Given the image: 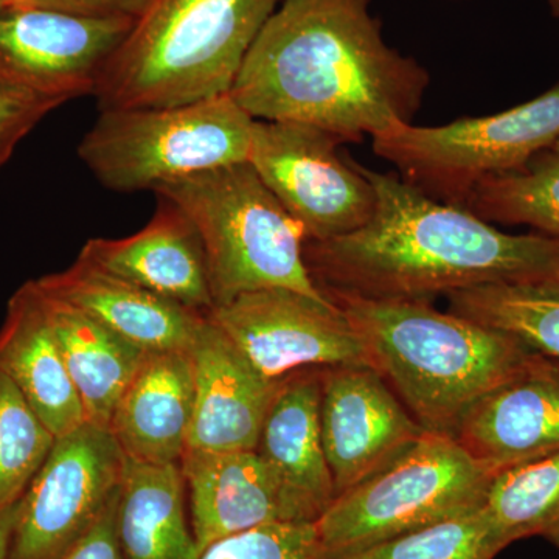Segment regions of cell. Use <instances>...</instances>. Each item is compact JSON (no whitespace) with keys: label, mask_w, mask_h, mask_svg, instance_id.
I'll return each instance as SVG.
<instances>
[{"label":"cell","mask_w":559,"mask_h":559,"mask_svg":"<svg viewBox=\"0 0 559 559\" xmlns=\"http://www.w3.org/2000/svg\"><path fill=\"white\" fill-rule=\"evenodd\" d=\"M371 0H285L229 94L252 119L297 121L360 142L412 123L428 70L390 47Z\"/></svg>","instance_id":"obj_1"},{"label":"cell","mask_w":559,"mask_h":559,"mask_svg":"<svg viewBox=\"0 0 559 559\" xmlns=\"http://www.w3.org/2000/svg\"><path fill=\"white\" fill-rule=\"evenodd\" d=\"M362 171L377 194L370 219L342 237L305 241V263L326 299L430 301L476 286L559 282V238L506 234L399 175Z\"/></svg>","instance_id":"obj_2"},{"label":"cell","mask_w":559,"mask_h":559,"mask_svg":"<svg viewBox=\"0 0 559 559\" xmlns=\"http://www.w3.org/2000/svg\"><path fill=\"white\" fill-rule=\"evenodd\" d=\"M329 299L358 331L370 366L426 432L454 437L466 412L535 353L511 334L437 310L428 300Z\"/></svg>","instance_id":"obj_3"},{"label":"cell","mask_w":559,"mask_h":559,"mask_svg":"<svg viewBox=\"0 0 559 559\" xmlns=\"http://www.w3.org/2000/svg\"><path fill=\"white\" fill-rule=\"evenodd\" d=\"M285 0H151L103 70L98 110L171 108L229 94Z\"/></svg>","instance_id":"obj_4"},{"label":"cell","mask_w":559,"mask_h":559,"mask_svg":"<svg viewBox=\"0 0 559 559\" xmlns=\"http://www.w3.org/2000/svg\"><path fill=\"white\" fill-rule=\"evenodd\" d=\"M154 193L178 205L197 227L213 308L264 289L326 299L305 263L304 229L249 162L173 180Z\"/></svg>","instance_id":"obj_5"},{"label":"cell","mask_w":559,"mask_h":559,"mask_svg":"<svg viewBox=\"0 0 559 559\" xmlns=\"http://www.w3.org/2000/svg\"><path fill=\"white\" fill-rule=\"evenodd\" d=\"M495 474L454 437L423 432L377 473L337 496L316 522L325 559L479 510Z\"/></svg>","instance_id":"obj_6"},{"label":"cell","mask_w":559,"mask_h":559,"mask_svg":"<svg viewBox=\"0 0 559 559\" xmlns=\"http://www.w3.org/2000/svg\"><path fill=\"white\" fill-rule=\"evenodd\" d=\"M252 117L230 94L171 108L102 110L79 156L105 189L156 191L197 173L248 162Z\"/></svg>","instance_id":"obj_7"},{"label":"cell","mask_w":559,"mask_h":559,"mask_svg":"<svg viewBox=\"0 0 559 559\" xmlns=\"http://www.w3.org/2000/svg\"><path fill=\"white\" fill-rule=\"evenodd\" d=\"M559 139V83L524 105L440 127L401 124L373 138V151L433 200L465 207L491 176L518 170Z\"/></svg>","instance_id":"obj_8"},{"label":"cell","mask_w":559,"mask_h":559,"mask_svg":"<svg viewBox=\"0 0 559 559\" xmlns=\"http://www.w3.org/2000/svg\"><path fill=\"white\" fill-rule=\"evenodd\" d=\"M342 143L312 124L253 121L248 162L307 241L347 235L373 213V186L359 164L345 159Z\"/></svg>","instance_id":"obj_9"},{"label":"cell","mask_w":559,"mask_h":559,"mask_svg":"<svg viewBox=\"0 0 559 559\" xmlns=\"http://www.w3.org/2000/svg\"><path fill=\"white\" fill-rule=\"evenodd\" d=\"M123 468L108 428L86 421L57 439L20 499L9 559L64 558L116 498Z\"/></svg>","instance_id":"obj_10"},{"label":"cell","mask_w":559,"mask_h":559,"mask_svg":"<svg viewBox=\"0 0 559 559\" xmlns=\"http://www.w3.org/2000/svg\"><path fill=\"white\" fill-rule=\"evenodd\" d=\"M209 318L270 380L304 369L364 364V342L345 312L329 299L289 289L242 294Z\"/></svg>","instance_id":"obj_11"},{"label":"cell","mask_w":559,"mask_h":559,"mask_svg":"<svg viewBox=\"0 0 559 559\" xmlns=\"http://www.w3.org/2000/svg\"><path fill=\"white\" fill-rule=\"evenodd\" d=\"M134 24L128 17L7 7L0 11V83L62 105L94 95Z\"/></svg>","instance_id":"obj_12"},{"label":"cell","mask_w":559,"mask_h":559,"mask_svg":"<svg viewBox=\"0 0 559 559\" xmlns=\"http://www.w3.org/2000/svg\"><path fill=\"white\" fill-rule=\"evenodd\" d=\"M423 432L373 367L345 364L320 369V433L336 498L377 473Z\"/></svg>","instance_id":"obj_13"},{"label":"cell","mask_w":559,"mask_h":559,"mask_svg":"<svg viewBox=\"0 0 559 559\" xmlns=\"http://www.w3.org/2000/svg\"><path fill=\"white\" fill-rule=\"evenodd\" d=\"M454 439L495 476L559 452V359L533 353L466 412Z\"/></svg>","instance_id":"obj_14"},{"label":"cell","mask_w":559,"mask_h":559,"mask_svg":"<svg viewBox=\"0 0 559 559\" xmlns=\"http://www.w3.org/2000/svg\"><path fill=\"white\" fill-rule=\"evenodd\" d=\"M189 353L194 407L187 450H255L283 380L263 377L209 316Z\"/></svg>","instance_id":"obj_15"},{"label":"cell","mask_w":559,"mask_h":559,"mask_svg":"<svg viewBox=\"0 0 559 559\" xmlns=\"http://www.w3.org/2000/svg\"><path fill=\"white\" fill-rule=\"evenodd\" d=\"M79 259L98 270L153 290L202 314L213 310L207 263L197 227L165 198L150 223L119 240L92 238Z\"/></svg>","instance_id":"obj_16"},{"label":"cell","mask_w":559,"mask_h":559,"mask_svg":"<svg viewBox=\"0 0 559 559\" xmlns=\"http://www.w3.org/2000/svg\"><path fill=\"white\" fill-rule=\"evenodd\" d=\"M255 451L282 489L285 522H318L336 499L320 433V369L283 378Z\"/></svg>","instance_id":"obj_17"},{"label":"cell","mask_w":559,"mask_h":559,"mask_svg":"<svg viewBox=\"0 0 559 559\" xmlns=\"http://www.w3.org/2000/svg\"><path fill=\"white\" fill-rule=\"evenodd\" d=\"M36 283L145 353L189 352L209 316L81 259Z\"/></svg>","instance_id":"obj_18"},{"label":"cell","mask_w":559,"mask_h":559,"mask_svg":"<svg viewBox=\"0 0 559 559\" xmlns=\"http://www.w3.org/2000/svg\"><path fill=\"white\" fill-rule=\"evenodd\" d=\"M179 465L200 554L227 536L285 522L282 489L255 450H187Z\"/></svg>","instance_id":"obj_19"},{"label":"cell","mask_w":559,"mask_h":559,"mask_svg":"<svg viewBox=\"0 0 559 559\" xmlns=\"http://www.w3.org/2000/svg\"><path fill=\"white\" fill-rule=\"evenodd\" d=\"M193 407L190 353H146L121 393L108 429L124 457L173 465L189 447Z\"/></svg>","instance_id":"obj_20"},{"label":"cell","mask_w":559,"mask_h":559,"mask_svg":"<svg viewBox=\"0 0 559 559\" xmlns=\"http://www.w3.org/2000/svg\"><path fill=\"white\" fill-rule=\"evenodd\" d=\"M0 370L20 389L57 439L86 423L46 299L36 282L22 285L9 301L0 329Z\"/></svg>","instance_id":"obj_21"},{"label":"cell","mask_w":559,"mask_h":559,"mask_svg":"<svg viewBox=\"0 0 559 559\" xmlns=\"http://www.w3.org/2000/svg\"><path fill=\"white\" fill-rule=\"evenodd\" d=\"M179 463L150 465L124 457L117 499V540L124 559H198Z\"/></svg>","instance_id":"obj_22"},{"label":"cell","mask_w":559,"mask_h":559,"mask_svg":"<svg viewBox=\"0 0 559 559\" xmlns=\"http://www.w3.org/2000/svg\"><path fill=\"white\" fill-rule=\"evenodd\" d=\"M40 293L46 299L86 421L109 428L121 393L130 384L146 353L68 301L50 296L43 289Z\"/></svg>","instance_id":"obj_23"},{"label":"cell","mask_w":559,"mask_h":559,"mask_svg":"<svg viewBox=\"0 0 559 559\" xmlns=\"http://www.w3.org/2000/svg\"><path fill=\"white\" fill-rule=\"evenodd\" d=\"M450 311L559 359L558 283H498L448 294Z\"/></svg>","instance_id":"obj_24"},{"label":"cell","mask_w":559,"mask_h":559,"mask_svg":"<svg viewBox=\"0 0 559 559\" xmlns=\"http://www.w3.org/2000/svg\"><path fill=\"white\" fill-rule=\"evenodd\" d=\"M463 209L487 223L525 224L559 238V139L518 170L481 180Z\"/></svg>","instance_id":"obj_25"},{"label":"cell","mask_w":559,"mask_h":559,"mask_svg":"<svg viewBox=\"0 0 559 559\" xmlns=\"http://www.w3.org/2000/svg\"><path fill=\"white\" fill-rule=\"evenodd\" d=\"M485 510L507 546L539 536L559 550V452L496 474Z\"/></svg>","instance_id":"obj_26"},{"label":"cell","mask_w":559,"mask_h":559,"mask_svg":"<svg viewBox=\"0 0 559 559\" xmlns=\"http://www.w3.org/2000/svg\"><path fill=\"white\" fill-rule=\"evenodd\" d=\"M57 437L0 370V511L24 495Z\"/></svg>","instance_id":"obj_27"},{"label":"cell","mask_w":559,"mask_h":559,"mask_svg":"<svg viewBox=\"0 0 559 559\" xmlns=\"http://www.w3.org/2000/svg\"><path fill=\"white\" fill-rule=\"evenodd\" d=\"M506 547L484 506L340 559H492Z\"/></svg>","instance_id":"obj_28"},{"label":"cell","mask_w":559,"mask_h":559,"mask_svg":"<svg viewBox=\"0 0 559 559\" xmlns=\"http://www.w3.org/2000/svg\"><path fill=\"white\" fill-rule=\"evenodd\" d=\"M198 559H325L316 522H272L210 544Z\"/></svg>","instance_id":"obj_29"},{"label":"cell","mask_w":559,"mask_h":559,"mask_svg":"<svg viewBox=\"0 0 559 559\" xmlns=\"http://www.w3.org/2000/svg\"><path fill=\"white\" fill-rule=\"evenodd\" d=\"M62 103L0 83V168L44 117Z\"/></svg>","instance_id":"obj_30"},{"label":"cell","mask_w":559,"mask_h":559,"mask_svg":"<svg viewBox=\"0 0 559 559\" xmlns=\"http://www.w3.org/2000/svg\"><path fill=\"white\" fill-rule=\"evenodd\" d=\"M14 5L60 11L87 17H128L138 21L151 0H13Z\"/></svg>","instance_id":"obj_31"},{"label":"cell","mask_w":559,"mask_h":559,"mask_svg":"<svg viewBox=\"0 0 559 559\" xmlns=\"http://www.w3.org/2000/svg\"><path fill=\"white\" fill-rule=\"evenodd\" d=\"M117 499L119 491L110 500L108 509L103 511L97 524L62 559H124L117 540Z\"/></svg>","instance_id":"obj_32"},{"label":"cell","mask_w":559,"mask_h":559,"mask_svg":"<svg viewBox=\"0 0 559 559\" xmlns=\"http://www.w3.org/2000/svg\"><path fill=\"white\" fill-rule=\"evenodd\" d=\"M17 507H20V500L9 509L0 511V559H9L10 535L16 521Z\"/></svg>","instance_id":"obj_33"},{"label":"cell","mask_w":559,"mask_h":559,"mask_svg":"<svg viewBox=\"0 0 559 559\" xmlns=\"http://www.w3.org/2000/svg\"><path fill=\"white\" fill-rule=\"evenodd\" d=\"M549 5L551 9V13H554L555 16L559 17V0H549Z\"/></svg>","instance_id":"obj_34"},{"label":"cell","mask_w":559,"mask_h":559,"mask_svg":"<svg viewBox=\"0 0 559 559\" xmlns=\"http://www.w3.org/2000/svg\"><path fill=\"white\" fill-rule=\"evenodd\" d=\"M7 7H11L9 0H0V11L5 10Z\"/></svg>","instance_id":"obj_35"},{"label":"cell","mask_w":559,"mask_h":559,"mask_svg":"<svg viewBox=\"0 0 559 559\" xmlns=\"http://www.w3.org/2000/svg\"><path fill=\"white\" fill-rule=\"evenodd\" d=\"M9 2L11 3V5H14V2H13V0H9Z\"/></svg>","instance_id":"obj_36"},{"label":"cell","mask_w":559,"mask_h":559,"mask_svg":"<svg viewBox=\"0 0 559 559\" xmlns=\"http://www.w3.org/2000/svg\"><path fill=\"white\" fill-rule=\"evenodd\" d=\"M558 285H559V282H558Z\"/></svg>","instance_id":"obj_37"}]
</instances>
